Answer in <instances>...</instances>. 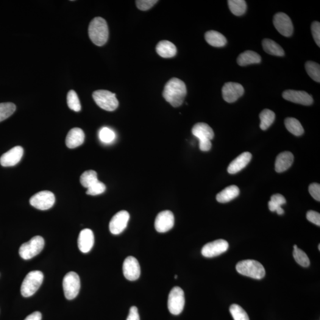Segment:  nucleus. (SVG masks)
<instances>
[{"label":"nucleus","mask_w":320,"mask_h":320,"mask_svg":"<svg viewBox=\"0 0 320 320\" xmlns=\"http://www.w3.org/2000/svg\"><path fill=\"white\" fill-rule=\"evenodd\" d=\"M186 93L187 89L185 83L177 78H172L166 83L163 95L172 107H177L184 102Z\"/></svg>","instance_id":"nucleus-1"},{"label":"nucleus","mask_w":320,"mask_h":320,"mask_svg":"<svg viewBox=\"0 0 320 320\" xmlns=\"http://www.w3.org/2000/svg\"><path fill=\"white\" fill-rule=\"evenodd\" d=\"M88 35L92 43L97 46H102L107 43L108 29L107 21L97 17L89 24Z\"/></svg>","instance_id":"nucleus-2"},{"label":"nucleus","mask_w":320,"mask_h":320,"mask_svg":"<svg viewBox=\"0 0 320 320\" xmlns=\"http://www.w3.org/2000/svg\"><path fill=\"white\" fill-rule=\"evenodd\" d=\"M239 274L256 279H261L265 276V269L262 264L255 260H244L240 261L236 266Z\"/></svg>","instance_id":"nucleus-3"},{"label":"nucleus","mask_w":320,"mask_h":320,"mask_svg":"<svg viewBox=\"0 0 320 320\" xmlns=\"http://www.w3.org/2000/svg\"><path fill=\"white\" fill-rule=\"evenodd\" d=\"M192 133L199 140V149L202 151H208L212 147L211 140L214 138L213 130L205 123L194 125L192 130Z\"/></svg>","instance_id":"nucleus-4"},{"label":"nucleus","mask_w":320,"mask_h":320,"mask_svg":"<svg viewBox=\"0 0 320 320\" xmlns=\"http://www.w3.org/2000/svg\"><path fill=\"white\" fill-rule=\"evenodd\" d=\"M43 280V273L39 271H32L25 277L21 286V294L24 297L33 296L38 290Z\"/></svg>","instance_id":"nucleus-5"},{"label":"nucleus","mask_w":320,"mask_h":320,"mask_svg":"<svg viewBox=\"0 0 320 320\" xmlns=\"http://www.w3.org/2000/svg\"><path fill=\"white\" fill-rule=\"evenodd\" d=\"M93 98L96 104L102 109L112 112L118 108L119 102L116 94L109 91L99 90L94 91Z\"/></svg>","instance_id":"nucleus-6"},{"label":"nucleus","mask_w":320,"mask_h":320,"mask_svg":"<svg viewBox=\"0 0 320 320\" xmlns=\"http://www.w3.org/2000/svg\"><path fill=\"white\" fill-rule=\"evenodd\" d=\"M44 246V239L41 236H35L27 243L21 245L19 255L24 260H29L40 254Z\"/></svg>","instance_id":"nucleus-7"},{"label":"nucleus","mask_w":320,"mask_h":320,"mask_svg":"<svg viewBox=\"0 0 320 320\" xmlns=\"http://www.w3.org/2000/svg\"><path fill=\"white\" fill-rule=\"evenodd\" d=\"M185 304L184 291L182 288L176 286L170 292L168 299V308L173 315H179L182 312Z\"/></svg>","instance_id":"nucleus-8"},{"label":"nucleus","mask_w":320,"mask_h":320,"mask_svg":"<svg viewBox=\"0 0 320 320\" xmlns=\"http://www.w3.org/2000/svg\"><path fill=\"white\" fill-rule=\"evenodd\" d=\"M63 289L66 299H73L79 293L80 279L79 275L74 272L68 273L64 277Z\"/></svg>","instance_id":"nucleus-9"},{"label":"nucleus","mask_w":320,"mask_h":320,"mask_svg":"<svg viewBox=\"0 0 320 320\" xmlns=\"http://www.w3.org/2000/svg\"><path fill=\"white\" fill-rule=\"evenodd\" d=\"M55 197L54 193L50 191H42L31 197L30 204L38 210H48L54 206Z\"/></svg>","instance_id":"nucleus-10"},{"label":"nucleus","mask_w":320,"mask_h":320,"mask_svg":"<svg viewBox=\"0 0 320 320\" xmlns=\"http://www.w3.org/2000/svg\"><path fill=\"white\" fill-rule=\"evenodd\" d=\"M229 244L226 240H217L205 244L202 249V255L205 257H216L227 251Z\"/></svg>","instance_id":"nucleus-11"},{"label":"nucleus","mask_w":320,"mask_h":320,"mask_svg":"<svg viewBox=\"0 0 320 320\" xmlns=\"http://www.w3.org/2000/svg\"><path fill=\"white\" fill-rule=\"evenodd\" d=\"M274 24L281 35L289 37L294 31L293 24L289 17L283 13H278L274 18Z\"/></svg>","instance_id":"nucleus-12"},{"label":"nucleus","mask_w":320,"mask_h":320,"mask_svg":"<svg viewBox=\"0 0 320 320\" xmlns=\"http://www.w3.org/2000/svg\"><path fill=\"white\" fill-rule=\"evenodd\" d=\"M244 89L240 84L236 83L229 82L225 83L222 88V97L225 102H235L243 95Z\"/></svg>","instance_id":"nucleus-13"},{"label":"nucleus","mask_w":320,"mask_h":320,"mask_svg":"<svg viewBox=\"0 0 320 320\" xmlns=\"http://www.w3.org/2000/svg\"><path fill=\"white\" fill-rule=\"evenodd\" d=\"M129 213L126 211H119L113 216L109 224V230L114 235H119L127 228L129 220Z\"/></svg>","instance_id":"nucleus-14"},{"label":"nucleus","mask_w":320,"mask_h":320,"mask_svg":"<svg viewBox=\"0 0 320 320\" xmlns=\"http://www.w3.org/2000/svg\"><path fill=\"white\" fill-rule=\"evenodd\" d=\"M174 224V216L171 211H164L158 214L155 220V228L158 233L169 232Z\"/></svg>","instance_id":"nucleus-15"},{"label":"nucleus","mask_w":320,"mask_h":320,"mask_svg":"<svg viewBox=\"0 0 320 320\" xmlns=\"http://www.w3.org/2000/svg\"><path fill=\"white\" fill-rule=\"evenodd\" d=\"M123 272L127 279L130 281L137 280L141 275L140 263L137 259L133 256L125 258L123 264Z\"/></svg>","instance_id":"nucleus-16"},{"label":"nucleus","mask_w":320,"mask_h":320,"mask_svg":"<svg viewBox=\"0 0 320 320\" xmlns=\"http://www.w3.org/2000/svg\"><path fill=\"white\" fill-rule=\"evenodd\" d=\"M283 98L288 101L305 106L313 104L312 96L304 91L286 90L282 94Z\"/></svg>","instance_id":"nucleus-17"},{"label":"nucleus","mask_w":320,"mask_h":320,"mask_svg":"<svg viewBox=\"0 0 320 320\" xmlns=\"http://www.w3.org/2000/svg\"><path fill=\"white\" fill-rule=\"evenodd\" d=\"M23 149L16 146L4 153L0 158V164L3 167H12L20 162L23 155Z\"/></svg>","instance_id":"nucleus-18"},{"label":"nucleus","mask_w":320,"mask_h":320,"mask_svg":"<svg viewBox=\"0 0 320 320\" xmlns=\"http://www.w3.org/2000/svg\"><path fill=\"white\" fill-rule=\"evenodd\" d=\"M94 243V236L92 231L86 228L80 232L78 238V246L81 252L88 253L93 248Z\"/></svg>","instance_id":"nucleus-19"},{"label":"nucleus","mask_w":320,"mask_h":320,"mask_svg":"<svg viewBox=\"0 0 320 320\" xmlns=\"http://www.w3.org/2000/svg\"><path fill=\"white\" fill-rule=\"evenodd\" d=\"M252 155L249 152L242 153L241 154L234 160L228 166L227 171L230 174L237 173L241 170L246 168L251 161Z\"/></svg>","instance_id":"nucleus-20"},{"label":"nucleus","mask_w":320,"mask_h":320,"mask_svg":"<svg viewBox=\"0 0 320 320\" xmlns=\"http://www.w3.org/2000/svg\"><path fill=\"white\" fill-rule=\"evenodd\" d=\"M85 135L82 129L74 128L69 130L66 136L65 143L68 148L73 149L84 143Z\"/></svg>","instance_id":"nucleus-21"},{"label":"nucleus","mask_w":320,"mask_h":320,"mask_svg":"<svg viewBox=\"0 0 320 320\" xmlns=\"http://www.w3.org/2000/svg\"><path fill=\"white\" fill-rule=\"evenodd\" d=\"M294 155L291 152L285 151L277 155L275 161V171L277 172H282L291 168L294 162Z\"/></svg>","instance_id":"nucleus-22"},{"label":"nucleus","mask_w":320,"mask_h":320,"mask_svg":"<svg viewBox=\"0 0 320 320\" xmlns=\"http://www.w3.org/2000/svg\"><path fill=\"white\" fill-rule=\"evenodd\" d=\"M156 51L160 57L170 58L175 56L177 48L173 43L169 41H161L157 44Z\"/></svg>","instance_id":"nucleus-23"},{"label":"nucleus","mask_w":320,"mask_h":320,"mask_svg":"<svg viewBox=\"0 0 320 320\" xmlns=\"http://www.w3.org/2000/svg\"><path fill=\"white\" fill-rule=\"evenodd\" d=\"M240 194V189L235 185L228 186L217 194L216 200L219 203H227L235 199Z\"/></svg>","instance_id":"nucleus-24"},{"label":"nucleus","mask_w":320,"mask_h":320,"mask_svg":"<svg viewBox=\"0 0 320 320\" xmlns=\"http://www.w3.org/2000/svg\"><path fill=\"white\" fill-rule=\"evenodd\" d=\"M261 61V57L257 53L252 51H246L239 55L236 62L239 65L244 66L250 64L260 63Z\"/></svg>","instance_id":"nucleus-25"},{"label":"nucleus","mask_w":320,"mask_h":320,"mask_svg":"<svg viewBox=\"0 0 320 320\" xmlns=\"http://www.w3.org/2000/svg\"><path fill=\"white\" fill-rule=\"evenodd\" d=\"M205 38L208 43L214 47L224 46L227 43L226 38L221 33L215 30H210L206 33Z\"/></svg>","instance_id":"nucleus-26"},{"label":"nucleus","mask_w":320,"mask_h":320,"mask_svg":"<svg viewBox=\"0 0 320 320\" xmlns=\"http://www.w3.org/2000/svg\"><path fill=\"white\" fill-rule=\"evenodd\" d=\"M262 46L264 51L270 55L277 57L284 56L285 52L282 47L273 40L265 39L262 42Z\"/></svg>","instance_id":"nucleus-27"},{"label":"nucleus","mask_w":320,"mask_h":320,"mask_svg":"<svg viewBox=\"0 0 320 320\" xmlns=\"http://www.w3.org/2000/svg\"><path fill=\"white\" fill-rule=\"evenodd\" d=\"M286 199L284 196L280 194H275L271 197L268 205L270 211L272 212H276L278 215H283L284 211L281 208V206L286 204Z\"/></svg>","instance_id":"nucleus-28"},{"label":"nucleus","mask_w":320,"mask_h":320,"mask_svg":"<svg viewBox=\"0 0 320 320\" xmlns=\"http://www.w3.org/2000/svg\"><path fill=\"white\" fill-rule=\"evenodd\" d=\"M285 125L288 131L294 135L300 136L304 132V129L302 125L296 118H286L285 121Z\"/></svg>","instance_id":"nucleus-29"},{"label":"nucleus","mask_w":320,"mask_h":320,"mask_svg":"<svg viewBox=\"0 0 320 320\" xmlns=\"http://www.w3.org/2000/svg\"><path fill=\"white\" fill-rule=\"evenodd\" d=\"M259 117L260 129L266 130L274 123L275 119V114L271 110L264 109L260 113Z\"/></svg>","instance_id":"nucleus-30"},{"label":"nucleus","mask_w":320,"mask_h":320,"mask_svg":"<svg viewBox=\"0 0 320 320\" xmlns=\"http://www.w3.org/2000/svg\"><path fill=\"white\" fill-rule=\"evenodd\" d=\"M228 4L231 12L235 16L243 15L246 12L247 4L244 0H229Z\"/></svg>","instance_id":"nucleus-31"},{"label":"nucleus","mask_w":320,"mask_h":320,"mask_svg":"<svg viewBox=\"0 0 320 320\" xmlns=\"http://www.w3.org/2000/svg\"><path fill=\"white\" fill-rule=\"evenodd\" d=\"M98 180L97 172L94 171H86L83 172L80 177L81 184L83 187L87 189L90 188Z\"/></svg>","instance_id":"nucleus-32"},{"label":"nucleus","mask_w":320,"mask_h":320,"mask_svg":"<svg viewBox=\"0 0 320 320\" xmlns=\"http://www.w3.org/2000/svg\"><path fill=\"white\" fill-rule=\"evenodd\" d=\"M308 76L317 83L320 82V66L319 64L308 61L305 65Z\"/></svg>","instance_id":"nucleus-33"},{"label":"nucleus","mask_w":320,"mask_h":320,"mask_svg":"<svg viewBox=\"0 0 320 320\" xmlns=\"http://www.w3.org/2000/svg\"><path fill=\"white\" fill-rule=\"evenodd\" d=\"M16 109V105L13 103L0 104V122L5 120L12 116Z\"/></svg>","instance_id":"nucleus-34"},{"label":"nucleus","mask_w":320,"mask_h":320,"mask_svg":"<svg viewBox=\"0 0 320 320\" xmlns=\"http://www.w3.org/2000/svg\"><path fill=\"white\" fill-rule=\"evenodd\" d=\"M293 256L295 260L299 263V265L307 268L310 266V259L306 253L299 248H298L297 245L294 246Z\"/></svg>","instance_id":"nucleus-35"},{"label":"nucleus","mask_w":320,"mask_h":320,"mask_svg":"<svg viewBox=\"0 0 320 320\" xmlns=\"http://www.w3.org/2000/svg\"><path fill=\"white\" fill-rule=\"evenodd\" d=\"M67 104L68 107L72 110L75 112H80L82 107H81L80 100L76 91L70 90L67 94Z\"/></svg>","instance_id":"nucleus-36"},{"label":"nucleus","mask_w":320,"mask_h":320,"mask_svg":"<svg viewBox=\"0 0 320 320\" xmlns=\"http://www.w3.org/2000/svg\"><path fill=\"white\" fill-rule=\"evenodd\" d=\"M234 320H250L248 314L244 309L237 304H233L230 308Z\"/></svg>","instance_id":"nucleus-37"},{"label":"nucleus","mask_w":320,"mask_h":320,"mask_svg":"<svg viewBox=\"0 0 320 320\" xmlns=\"http://www.w3.org/2000/svg\"><path fill=\"white\" fill-rule=\"evenodd\" d=\"M99 136L100 141L105 144L112 143L116 138L115 133L107 127L102 128L100 130Z\"/></svg>","instance_id":"nucleus-38"},{"label":"nucleus","mask_w":320,"mask_h":320,"mask_svg":"<svg viewBox=\"0 0 320 320\" xmlns=\"http://www.w3.org/2000/svg\"><path fill=\"white\" fill-rule=\"evenodd\" d=\"M106 186L104 183L100 182L99 180L94 183L92 186L87 189L86 193L91 196L99 195V194L104 193L106 191Z\"/></svg>","instance_id":"nucleus-39"},{"label":"nucleus","mask_w":320,"mask_h":320,"mask_svg":"<svg viewBox=\"0 0 320 320\" xmlns=\"http://www.w3.org/2000/svg\"><path fill=\"white\" fill-rule=\"evenodd\" d=\"M158 1L157 0H138L135 2L138 9L146 11L151 8Z\"/></svg>","instance_id":"nucleus-40"},{"label":"nucleus","mask_w":320,"mask_h":320,"mask_svg":"<svg viewBox=\"0 0 320 320\" xmlns=\"http://www.w3.org/2000/svg\"><path fill=\"white\" fill-rule=\"evenodd\" d=\"M311 32L316 44L320 46V23L318 21H314L311 24Z\"/></svg>","instance_id":"nucleus-41"},{"label":"nucleus","mask_w":320,"mask_h":320,"mask_svg":"<svg viewBox=\"0 0 320 320\" xmlns=\"http://www.w3.org/2000/svg\"><path fill=\"white\" fill-rule=\"evenodd\" d=\"M309 192L314 199L320 201V185L318 183H312L309 186Z\"/></svg>","instance_id":"nucleus-42"},{"label":"nucleus","mask_w":320,"mask_h":320,"mask_svg":"<svg viewBox=\"0 0 320 320\" xmlns=\"http://www.w3.org/2000/svg\"><path fill=\"white\" fill-rule=\"evenodd\" d=\"M307 218L309 221L320 226V214L319 213L314 211H308L307 213Z\"/></svg>","instance_id":"nucleus-43"},{"label":"nucleus","mask_w":320,"mask_h":320,"mask_svg":"<svg viewBox=\"0 0 320 320\" xmlns=\"http://www.w3.org/2000/svg\"><path fill=\"white\" fill-rule=\"evenodd\" d=\"M127 320H140L137 307L133 306L130 308L129 315H128Z\"/></svg>","instance_id":"nucleus-44"},{"label":"nucleus","mask_w":320,"mask_h":320,"mask_svg":"<svg viewBox=\"0 0 320 320\" xmlns=\"http://www.w3.org/2000/svg\"><path fill=\"white\" fill-rule=\"evenodd\" d=\"M42 320V314L40 312L38 311H36V312L33 313L31 314H30L29 316H27L24 320Z\"/></svg>","instance_id":"nucleus-45"},{"label":"nucleus","mask_w":320,"mask_h":320,"mask_svg":"<svg viewBox=\"0 0 320 320\" xmlns=\"http://www.w3.org/2000/svg\"><path fill=\"white\" fill-rule=\"evenodd\" d=\"M319 250H320V244L319 245Z\"/></svg>","instance_id":"nucleus-46"},{"label":"nucleus","mask_w":320,"mask_h":320,"mask_svg":"<svg viewBox=\"0 0 320 320\" xmlns=\"http://www.w3.org/2000/svg\"><path fill=\"white\" fill-rule=\"evenodd\" d=\"M177 275H175V278H176V279H177Z\"/></svg>","instance_id":"nucleus-47"}]
</instances>
